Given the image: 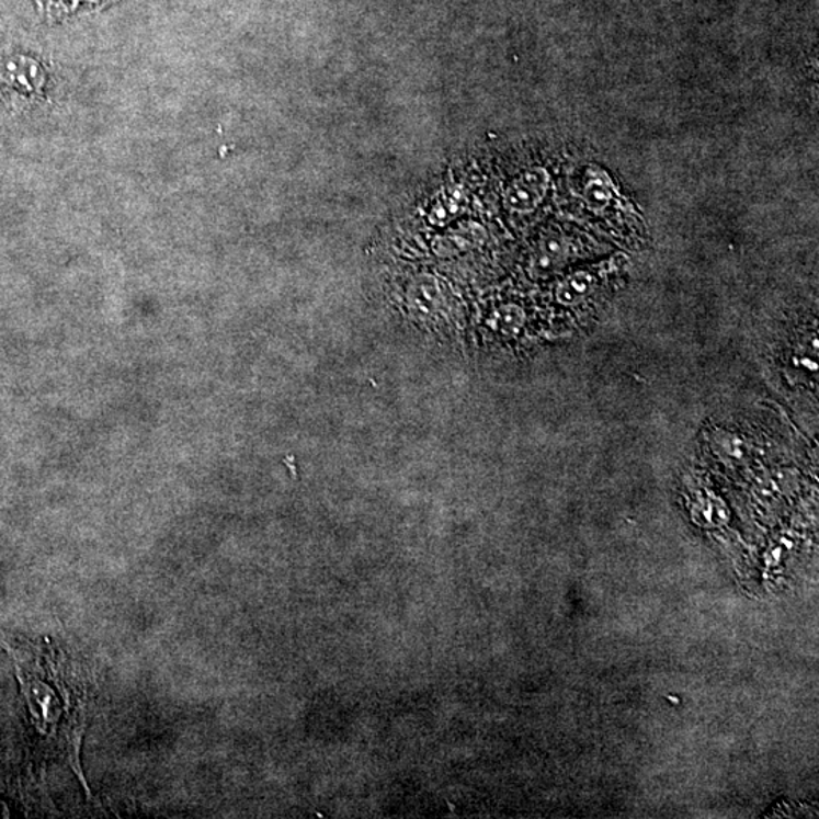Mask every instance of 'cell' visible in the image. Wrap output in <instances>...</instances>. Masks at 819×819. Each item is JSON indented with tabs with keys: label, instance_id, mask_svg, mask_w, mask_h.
Returning <instances> with one entry per match:
<instances>
[{
	"label": "cell",
	"instance_id": "6da1fadb",
	"mask_svg": "<svg viewBox=\"0 0 819 819\" xmlns=\"http://www.w3.org/2000/svg\"><path fill=\"white\" fill-rule=\"evenodd\" d=\"M8 651L13 655L23 694L26 696L27 706L35 726L42 733L47 736H66L67 748L72 753L73 765H78L79 742H81L82 709L78 704L77 690L66 682L65 672L55 668L47 671L49 660L43 657V667L39 659L35 664L34 657H23L22 652L7 645Z\"/></svg>",
	"mask_w": 819,
	"mask_h": 819
},
{
	"label": "cell",
	"instance_id": "7a4b0ae2",
	"mask_svg": "<svg viewBox=\"0 0 819 819\" xmlns=\"http://www.w3.org/2000/svg\"><path fill=\"white\" fill-rule=\"evenodd\" d=\"M549 190V173L542 168L524 170L504 190L505 207L513 213H532Z\"/></svg>",
	"mask_w": 819,
	"mask_h": 819
},
{
	"label": "cell",
	"instance_id": "3957f363",
	"mask_svg": "<svg viewBox=\"0 0 819 819\" xmlns=\"http://www.w3.org/2000/svg\"><path fill=\"white\" fill-rule=\"evenodd\" d=\"M573 248L572 240L561 232H549L539 241L534 249L532 257V268L536 275H551L560 271L561 268L572 259Z\"/></svg>",
	"mask_w": 819,
	"mask_h": 819
},
{
	"label": "cell",
	"instance_id": "277c9868",
	"mask_svg": "<svg viewBox=\"0 0 819 819\" xmlns=\"http://www.w3.org/2000/svg\"><path fill=\"white\" fill-rule=\"evenodd\" d=\"M443 293L439 281L431 275H421L407 288V303L418 315L430 316L441 307Z\"/></svg>",
	"mask_w": 819,
	"mask_h": 819
},
{
	"label": "cell",
	"instance_id": "5b68a950",
	"mask_svg": "<svg viewBox=\"0 0 819 819\" xmlns=\"http://www.w3.org/2000/svg\"><path fill=\"white\" fill-rule=\"evenodd\" d=\"M482 240H485V229L480 225H465V227L443 235L434 248L442 255L460 254V252L478 247Z\"/></svg>",
	"mask_w": 819,
	"mask_h": 819
},
{
	"label": "cell",
	"instance_id": "8992f818",
	"mask_svg": "<svg viewBox=\"0 0 819 819\" xmlns=\"http://www.w3.org/2000/svg\"><path fill=\"white\" fill-rule=\"evenodd\" d=\"M599 284V275L593 271L573 272L565 278L557 287V299L566 306L580 303L592 295Z\"/></svg>",
	"mask_w": 819,
	"mask_h": 819
},
{
	"label": "cell",
	"instance_id": "52a82bcc",
	"mask_svg": "<svg viewBox=\"0 0 819 819\" xmlns=\"http://www.w3.org/2000/svg\"><path fill=\"white\" fill-rule=\"evenodd\" d=\"M45 13L53 19L67 18L82 8H96L114 2V0H38Z\"/></svg>",
	"mask_w": 819,
	"mask_h": 819
},
{
	"label": "cell",
	"instance_id": "ba28073f",
	"mask_svg": "<svg viewBox=\"0 0 819 819\" xmlns=\"http://www.w3.org/2000/svg\"><path fill=\"white\" fill-rule=\"evenodd\" d=\"M524 322V312L516 306L501 308L494 315V326L502 332H516Z\"/></svg>",
	"mask_w": 819,
	"mask_h": 819
},
{
	"label": "cell",
	"instance_id": "9c48e42d",
	"mask_svg": "<svg viewBox=\"0 0 819 819\" xmlns=\"http://www.w3.org/2000/svg\"><path fill=\"white\" fill-rule=\"evenodd\" d=\"M585 200L593 209H603L607 207L608 202L612 200V190L608 180H593L588 185V192H585Z\"/></svg>",
	"mask_w": 819,
	"mask_h": 819
}]
</instances>
